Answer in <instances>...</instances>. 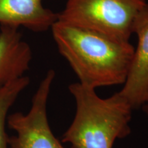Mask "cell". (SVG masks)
<instances>
[{"label": "cell", "mask_w": 148, "mask_h": 148, "mask_svg": "<svg viewBox=\"0 0 148 148\" xmlns=\"http://www.w3.org/2000/svg\"><path fill=\"white\" fill-rule=\"evenodd\" d=\"M51 29L78 82L95 89L124 84L134 51L129 41L58 19Z\"/></svg>", "instance_id": "cell-1"}, {"label": "cell", "mask_w": 148, "mask_h": 148, "mask_svg": "<svg viewBox=\"0 0 148 148\" xmlns=\"http://www.w3.org/2000/svg\"><path fill=\"white\" fill-rule=\"evenodd\" d=\"M68 88L76 108L62 143L71 148H112L116 140L130 134L133 109L119 92L101 98L95 88L79 82Z\"/></svg>", "instance_id": "cell-2"}, {"label": "cell", "mask_w": 148, "mask_h": 148, "mask_svg": "<svg viewBox=\"0 0 148 148\" xmlns=\"http://www.w3.org/2000/svg\"><path fill=\"white\" fill-rule=\"evenodd\" d=\"M146 4L145 0H67L57 19L129 41Z\"/></svg>", "instance_id": "cell-3"}, {"label": "cell", "mask_w": 148, "mask_h": 148, "mask_svg": "<svg viewBox=\"0 0 148 148\" xmlns=\"http://www.w3.org/2000/svg\"><path fill=\"white\" fill-rule=\"evenodd\" d=\"M55 71L49 70L32 99L27 113L14 112L8 116V127L15 132L9 136V148H64L53 135L47 119V101Z\"/></svg>", "instance_id": "cell-4"}, {"label": "cell", "mask_w": 148, "mask_h": 148, "mask_svg": "<svg viewBox=\"0 0 148 148\" xmlns=\"http://www.w3.org/2000/svg\"><path fill=\"white\" fill-rule=\"evenodd\" d=\"M133 33L138 38L126 79L120 90L133 110L141 108L148 87V3L135 20Z\"/></svg>", "instance_id": "cell-5"}, {"label": "cell", "mask_w": 148, "mask_h": 148, "mask_svg": "<svg viewBox=\"0 0 148 148\" xmlns=\"http://www.w3.org/2000/svg\"><path fill=\"white\" fill-rule=\"evenodd\" d=\"M30 46L18 28L0 26V88L24 76L32 61Z\"/></svg>", "instance_id": "cell-6"}, {"label": "cell", "mask_w": 148, "mask_h": 148, "mask_svg": "<svg viewBox=\"0 0 148 148\" xmlns=\"http://www.w3.org/2000/svg\"><path fill=\"white\" fill-rule=\"evenodd\" d=\"M57 18L58 13L44 7L42 0H0V26L44 32Z\"/></svg>", "instance_id": "cell-7"}, {"label": "cell", "mask_w": 148, "mask_h": 148, "mask_svg": "<svg viewBox=\"0 0 148 148\" xmlns=\"http://www.w3.org/2000/svg\"><path fill=\"white\" fill-rule=\"evenodd\" d=\"M29 82V77L24 75L0 88V148H9V136L5 131L8 111Z\"/></svg>", "instance_id": "cell-8"}, {"label": "cell", "mask_w": 148, "mask_h": 148, "mask_svg": "<svg viewBox=\"0 0 148 148\" xmlns=\"http://www.w3.org/2000/svg\"><path fill=\"white\" fill-rule=\"evenodd\" d=\"M141 108H142V110H143V111L144 112V113H145L148 117V101L147 102L144 103L143 106H141Z\"/></svg>", "instance_id": "cell-9"}, {"label": "cell", "mask_w": 148, "mask_h": 148, "mask_svg": "<svg viewBox=\"0 0 148 148\" xmlns=\"http://www.w3.org/2000/svg\"><path fill=\"white\" fill-rule=\"evenodd\" d=\"M148 101V87L147 88V91H146V93H145V102H147Z\"/></svg>", "instance_id": "cell-10"}]
</instances>
